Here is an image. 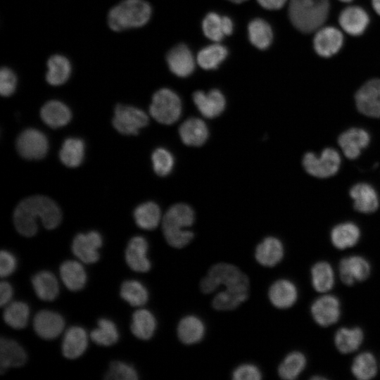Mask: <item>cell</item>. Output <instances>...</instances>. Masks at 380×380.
<instances>
[{"instance_id":"cell-1","label":"cell","mask_w":380,"mask_h":380,"mask_svg":"<svg viewBox=\"0 0 380 380\" xmlns=\"http://www.w3.org/2000/svg\"><path fill=\"white\" fill-rule=\"evenodd\" d=\"M62 218L59 207L44 196H33L22 201L13 213V223L23 236L30 237L37 232V220L39 219L47 229L58 227Z\"/></svg>"},{"instance_id":"cell-2","label":"cell","mask_w":380,"mask_h":380,"mask_svg":"<svg viewBox=\"0 0 380 380\" xmlns=\"http://www.w3.org/2000/svg\"><path fill=\"white\" fill-rule=\"evenodd\" d=\"M194 212L185 203L172 205L165 213L162 220L164 237L167 243L176 248L189 244L194 238V233L186 229L194 222Z\"/></svg>"},{"instance_id":"cell-3","label":"cell","mask_w":380,"mask_h":380,"mask_svg":"<svg viewBox=\"0 0 380 380\" xmlns=\"http://www.w3.org/2000/svg\"><path fill=\"white\" fill-rule=\"evenodd\" d=\"M152 8L145 0H122L108 13V27L115 32L138 28L150 20Z\"/></svg>"},{"instance_id":"cell-4","label":"cell","mask_w":380,"mask_h":380,"mask_svg":"<svg viewBox=\"0 0 380 380\" xmlns=\"http://www.w3.org/2000/svg\"><path fill=\"white\" fill-rule=\"evenodd\" d=\"M329 10V0H290L289 17L298 30L310 33L324 23Z\"/></svg>"},{"instance_id":"cell-5","label":"cell","mask_w":380,"mask_h":380,"mask_svg":"<svg viewBox=\"0 0 380 380\" xmlns=\"http://www.w3.org/2000/svg\"><path fill=\"white\" fill-rule=\"evenodd\" d=\"M343 156L335 146H327L319 153L308 150L303 153L300 160L301 167L308 176L325 180L335 177L343 165Z\"/></svg>"},{"instance_id":"cell-6","label":"cell","mask_w":380,"mask_h":380,"mask_svg":"<svg viewBox=\"0 0 380 380\" xmlns=\"http://www.w3.org/2000/svg\"><path fill=\"white\" fill-rule=\"evenodd\" d=\"M221 285L228 290L249 291V280L246 274L235 265L227 262H219L212 266L201 279L200 288L203 293H210Z\"/></svg>"},{"instance_id":"cell-7","label":"cell","mask_w":380,"mask_h":380,"mask_svg":"<svg viewBox=\"0 0 380 380\" xmlns=\"http://www.w3.org/2000/svg\"><path fill=\"white\" fill-rule=\"evenodd\" d=\"M372 141L370 130L364 125L348 126L337 136L336 146L346 160L354 161L369 148Z\"/></svg>"},{"instance_id":"cell-8","label":"cell","mask_w":380,"mask_h":380,"mask_svg":"<svg viewBox=\"0 0 380 380\" xmlns=\"http://www.w3.org/2000/svg\"><path fill=\"white\" fill-rule=\"evenodd\" d=\"M149 113L158 122L171 125L180 117L182 113L180 98L170 89H160L153 95Z\"/></svg>"},{"instance_id":"cell-9","label":"cell","mask_w":380,"mask_h":380,"mask_svg":"<svg viewBox=\"0 0 380 380\" xmlns=\"http://www.w3.org/2000/svg\"><path fill=\"white\" fill-rule=\"evenodd\" d=\"M352 209L361 215H372L380 209V193L371 182L359 180L348 189Z\"/></svg>"},{"instance_id":"cell-10","label":"cell","mask_w":380,"mask_h":380,"mask_svg":"<svg viewBox=\"0 0 380 380\" xmlns=\"http://www.w3.org/2000/svg\"><path fill=\"white\" fill-rule=\"evenodd\" d=\"M355 108L362 118L380 119V79L365 82L355 93Z\"/></svg>"},{"instance_id":"cell-11","label":"cell","mask_w":380,"mask_h":380,"mask_svg":"<svg viewBox=\"0 0 380 380\" xmlns=\"http://www.w3.org/2000/svg\"><path fill=\"white\" fill-rule=\"evenodd\" d=\"M148 123V115L139 108L122 104L115 108L113 125L122 134L136 135Z\"/></svg>"},{"instance_id":"cell-12","label":"cell","mask_w":380,"mask_h":380,"mask_svg":"<svg viewBox=\"0 0 380 380\" xmlns=\"http://www.w3.org/2000/svg\"><path fill=\"white\" fill-rule=\"evenodd\" d=\"M16 148L24 158L37 160L44 158L49 148L46 135L36 129H27L17 138Z\"/></svg>"},{"instance_id":"cell-13","label":"cell","mask_w":380,"mask_h":380,"mask_svg":"<svg viewBox=\"0 0 380 380\" xmlns=\"http://www.w3.org/2000/svg\"><path fill=\"white\" fill-rule=\"evenodd\" d=\"M102 246V237L96 231L77 234L72 243V251L82 262L91 264L99 259L98 249Z\"/></svg>"},{"instance_id":"cell-14","label":"cell","mask_w":380,"mask_h":380,"mask_svg":"<svg viewBox=\"0 0 380 380\" xmlns=\"http://www.w3.org/2000/svg\"><path fill=\"white\" fill-rule=\"evenodd\" d=\"M338 271L341 281L347 286H351L355 282L366 280L370 274L371 267L365 258L351 255L341 260Z\"/></svg>"},{"instance_id":"cell-15","label":"cell","mask_w":380,"mask_h":380,"mask_svg":"<svg viewBox=\"0 0 380 380\" xmlns=\"http://www.w3.org/2000/svg\"><path fill=\"white\" fill-rule=\"evenodd\" d=\"M311 315L315 322L327 327L335 324L341 315L338 299L332 295H324L316 299L311 305Z\"/></svg>"},{"instance_id":"cell-16","label":"cell","mask_w":380,"mask_h":380,"mask_svg":"<svg viewBox=\"0 0 380 380\" xmlns=\"http://www.w3.org/2000/svg\"><path fill=\"white\" fill-rule=\"evenodd\" d=\"M65 327L63 317L53 311L41 310L33 319V327L36 334L46 340L53 339L61 334Z\"/></svg>"},{"instance_id":"cell-17","label":"cell","mask_w":380,"mask_h":380,"mask_svg":"<svg viewBox=\"0 0 380 380\" xmlns=\"http://www.w3.org/2000/svg\"><path fill=\"white\" fill-rule=\"evenodd\" d=\"M343 43L342 33L334 27H324L319 30L313 39L315 52L320 56L329 58L341 49Z\"/></svg>"},{"instance_id":"cell-18","label":"cell","mask_w":380,"mask_h":380,"mask_svg":"<svg viewBox=\"0 0 380 380\" xmlns=\"http://www.w3.org/2000/svg\"><path fill=\"white\" fill-rule=\"evenodd\" d=\"M166 61L170 71L180 77H188L194 70V56L189 47L184 44L172 48L167 54Z\"/></svg>"},{"instance_id":"cell-19","label":"cell","mask_w":380,"mask_h":380,"mask_svg":"<svg viewBox=\"0 0 380 380\" xmlns=\"http://www.w3.org/2000/svg\"><path fill=\"white\" fill-rule=\"evenodd\" d=\"M148 248V242L143 236H136L129 240L125 251V260L132 270L146 272L151 269Z\"/></svg>"},{"instance_id":"cell-20","label":"cell","mask_w":380,"mask_h":380,"mask_svg":"<svg viewBox=\"0 0 380 380\" xmlns=\"http://www.w3.org/2000/svg\"><path fill=\"white\" fill-rule=\"evenodd\" d=\"M193 101L199 112L207 118L220 115L226 104L224 95L218 89H212L208 93L197 91L193 94Z\"/></svg>"},{"instance_id":"cell-21","label":"cell","mask_w":380,"mask_h":380,"mask_svg":"<svg viewBox=\"0 0 380 380\" xmlns=\"http://www.w3.org/2000/svg\"><path fill=\"white\" fill-rule=\"evenodd\" d=\"M338 22L342 29L352 36H360L366 30L369 22L367 13L361 7L352 6L340 13Z\"/></svg>"},{"instance_id":"cell-22","label":"cell","mask_w":380,"mask_h":380,"mask_svg":"<svg viewBox=\"0 0 380 380\" xmlns=\"http://www.w3.org/2000/svg\"><path fill=\"white\" fill-rule=\"evenodd\" d=\"M330 240L332 245L339 250L355 246L360 241L361 231L354 222L345 221L335 224L331 229Z\"/></svg>"},{"instance_id":"cell-23","label":"cell","mask_w":380,"mask_h":380,"mask_svg":"<svg viewBox=\"0 0 380 380\" xmlns=\"http://www.w3.org/2000/svg\"><path fill=\"white\" fill-rule=\"evenodd\" d=\"M268 296L271 303L279 309L291 307L297 300L298 290L290 280L281 279L274 281L270 287Z\"/></svg>"},{"instance_id":"cell-24","label":"cell","mask_w":380,"mask_h":380,"mask_svg":"<svg viewBox=\"0 0 380 380\" xmlns=\"http://www.w3.org/2000/svg\"><path fill=\"white\" fill-rule=\"evenodd\" d=\"M284 253L281 241L274 236L265 238L256 247L255 258L265 267H274L283 258Z\"/></svg>"},{"instance_id":"cell-25","label":"cell","mask_w":380,"mask_h":380,"mask_svg":"<svg viewBox=\"0 0 380 380\" xmlns=\"http://www.w3.org/2000/svg\"><path fill=\"white\" fill-rule=\"evenodd\" d=\"M88 345L86 331L78 326L70 327L65 331L62 342V353L68 359H75L81 356Z\"/></svg>"},{"instance_id":"cell-26","label":"cell","mask_w":380,"mask_h":380,"mask_svg":"<svg viewBox=\"0 0 380 380\" xmlns=\"http://www.w3.org/2000/svg\"><path fill=\"white\" fill-rule=\"evenodd\" d=\"M27 360V354L15 341L1 337L0 339V373L9 367H18Z\"/></svg>"},{"instance_id":"cell-27","label":"cell","mask_w":380,"mask_h":380,"mask_svg":"<svg viewBox=\"0 0 380 380\" xmlns=\"http://www.w3.org/2000/svg\"><path fill=\"white\" fill-rule=\"evenodd\" d=\"M179 134L184 144L200 146L208 139V129L202 120L191 118L182 123L179 128Z\"/></svg>"},{"instance_id":"cell-28","label":"cell","mask_w":380,"mask_h":380,"mask_svg":"<svg viewBox=\"0 0 380 380\" xmlns=\"http://www.w3.org/2000/svg\"><path fill=\"white\" fill-rule=\"evenodd\" d=\"M46 82L52 86H60L65 83L72 72L69 59L61 54H54L47 61Z\"/></svg>"},{"instance_id":"cell-29","label":"cell","mask_w":380,"mask_h":380,"mask_svg":"<svg viewBox=\"0 0 380 380\" xmlns=\"http://www.w3.org/2000/svg\"><path fill=\"white\" fill-rule=\"evenodd\" d=\"M205 331L203 322L197 316L191 315L183 317L177 329L179 339L186 345L201 341L204 336Z\"/></svg>"},{"instance_id":"cell-30","label":"cell","mask_w":380,"mask_h":380,"mask_svg":"<svg viewBox=\"0 0 380 380\" xmlns=\"http://www.w3.org/2000/svg\"><path fill=\"white\" fill-rule=\"evenodd\" d=\"M40 115L42 120L52 128H58L67 125L71 119V111L61 101L51 100L42 106Z\"/></svg>"},{"instance_id":"cell-31","label":"cell","mask_w":380,"mask_h":380,"mask_svg":"<svg viewBox=\"0 0 380 380\" xmlns=\"http://www.w3.org/2000/svg\"><path fill=\"white\" fill-rule=\"evenodd\" d=\"M60 276L64 285L70 291L82 289L87 281V274L82 265L75 260L63 262L59 268Z\"/></svg>"},{"instance_id":"cell-32","label":"cell","mask_w":380,"mask_h":380,"mask_svg":"<svg viewBox=\"0 0 380 380\" xmlns=\"http://www.w3.org/2000/svg\"><path fill=\"white\" fill-rule=\"evenodd\" d=\"M31 281L36 295L41 300L51 301L57 297L59 286L53 273L41 271L35 274Z\"/></svg>"},{"instance_id":"cell-33","label":"cell","mask_w":380,"mask_h":380,"mask_svg":"<svg viewBox=\"0 0 380 380\" xmlns=\"http://www.w3.org/2000/svg\"><path fill=\"white\" fill-rule=\"evenodd\" d=\"M364 339V334L360 327L339 329L334 336V343L338 350L348 354L357 350Z\"/></svg>"},{"instance_id":"cell-34","label":"cell","mask_w":380,"mask_h":380,"mask_svg":"<svg viewBox=\"0 0 380 380\" xmlns=\"http://www.w3.org/2000/svg\"><path fill=\"white\" fill-rule=\"evenodd\" d=\"M156 320L153 315L148 310L139 309L132 315L130 326L132 334L139 339H150L156 329Z\"/></svg>"},{"instance_id":"cell-35","label":"cell","mask_w":380,"mask_h":380,"mask_svg":"<svg viewBox=\"0 0 380 380\" xmlns=\"http://www.w3.org/2000/svg\"><path fill=\"white\" fill-rule=\"evenodd\" d=\"M248 34L251 43L261 50L267 49L273 39L271 26L261 18H255L249 23Z\"/></svg>"},{"instance_id":"cell-36","label":"cell","mask_w":380,"mask_h":380,"mask_svg":"<svg viewBox=\"0 0 380 380\" xmlns=\"http://www.w3.org/2000/svg\"><path fill=\"white\" fill-rule=\"evenodd\" d=\"M134 218L139 227L146 230L154 229L161 219L160 209L154 202H145L135 208Z\"/></svg>"},{"instance_id":"cell-37","label":"cell","mask_w":380,"mask_h":380,"mask_svg":"<svg viewBox=\"0 0 380 380\" xmlns=\"http://www.w3.org/2000/svg\"><path fill=\"white\" fill-rule=\"evenodd\" d=\"M84 156V143L78 138L66 139L60 150L61 161L67 167L79 166Z\"/></svg>"},{"instance_id":"cell-38","label":"cell","mask_w":380,"mask_h":380,"mask_svg":"<svg viewBox=\"0 0 380 380\" xmlns=\"http://www.w3.org/2000/svg\"><path fill=\"white\" fill-rule=\"evenodd\" d=\"M334 279L333 269L327 262H317L311 268L312 285L317 292L324 293L331 289Z\"/></svg>"},{"instance_id":"cell-39","label":"cell","mask_w":380,"mask_h":380,"mask_svg":"<svg viewBox=\"0 0 380 380\" xmlns=\"http://www.w3.org/2000/svg\"><path fill=\"white\" fill-rule=\"evenodd\" d=\"M306 362V357L303 353L299 351L291 352L280 363L278 374L283 379H295L304 370Z\"/></svg>"},{"instance_id":"cell-40","label":"cell","mask_w":380,"mask_h":380,"mask_svg":"<svg viewBox=\"0 0 380 380\" xmlns=\"http://www.w3.org/2000/svg\"><path fill=\"white\" fill-rule=\"evenodd\" d=\"M227 49L220 44L203 48L198 53V64L205 70L216 69L227 58Z\"/></svg>"},{"instance_id":"cell-41","label":"cell","mask_w":380,"mask_h":380,"mask_svg":"<svg viewBox=\"0 0 380 380\" xmlns=\"http://www.w3.org/2000/svg\"><path fill=\"white\" fill-rule=\"evenodd\" d=\"M353 376L360 380H369L377 373V363L375 357L369 352H363L357 355L351 365Z\"/></svg>"},{"instance_id":"cell-42","label":"cell","mask_w":380,"mask_h":380,"mask_svg":"<svg viewBox=\"0 0 380 380\" xmlns=\"http://www.w3.org/2000/svg\"><path fill=\"white\" fill-rule=\"evenodd\" d=\"M30 315L28 305L22 301H14L7 304L3 313L4 322L11 327L21 329L27 324Z\"/></svg>"},{"instance_id":"cell-43","label":"cell","mask_w":380,"mask_h":380,"mask_svg":"<svg viewBox=\"0 0 380 380\" xmlns=\"http://www.w3.org/2000/svg\"><path fill=\"white\" fill-rule=\"evenodd\" d=\"M98 327L91 331V340L99 346H110L115 344L119 338L116 325L108 319L101 318L97 322Z\"/></svg>"},{"instance_id":"cell-44","label":"cell","mask_w":380,"mask_h":380,"mask_svg":"<svg viewBox=\"0 0 380 380\" xmlns=\"http://www.w3.org/2000/svg\"><path fill=\"white\" fill-rule=\"evenodd\" d=\"M120 296L132 306L140 307L147 302L148 293L140 281L127 280L121 285Z\"/></svg>"},{"instance_id":"cell-45","label":"cell","mask_w":380,"mask_h":380,"mask_svg":"<svg viewBox=\"0 0 380 380\" xmlns=\"http://www.w3.org/2000/svg\"><path fill=\"white\" fill-rule=\"evenodd\" d=\"M248 297V292L224 289L213 299V307L217 310H231L237 308Z\"/></svg>"},{"instance_id":"cell-46","label":"cell","mask_w":380,"mask_h":380,"mask_svg":"<svg viewBox=\"0 0 380 380\" xmlns=\"http://www.w3.org/2000/svg\"><path fill=\"white\" fill-rule=\"evenodd\" d=\"M204 34L209 39L218 42L225 37L223 16L212 12L208 13L202 23Z\"/></svg>"},{"instance_id":"cell-47","label":"cell","mask_w":380,"mask_h":380,"mask_svg":"<svg viewBox=\"0 0 380 380\" xmlns=\"http://www.w3.org/2000/svg\"><path fill=\"white\" fill-rule=\"evenodd\" d=\"M151 159L154 172L158 175L164 177L172 171L174 166V158L167 149L156 148L152 154Z\"/></svg>"},{"instance_id":"cell-48","label":"cell","mask_w":380,"mask_h":380,"mask_svg":"<svg viewBox=\"0 0 380 380\" xmlns=\"http://www.w3.org/2000/svg\"><path fill=\"white\" fill-rule=\"evenodd\" d=\"M104 378L108 380H137L136 369L131 365L120 361L110 362Z\"/></svg>"},{"instance_id":"cell-49","label":"cell","mask_w":380,"mask_h":380,"mask_svg":"<svg viewBox=\"0 0 380 380\" xmlns=\"http://www.w3.org/2000/svg\"><path fill=\"white\" fill-rule=\"evenodd\" d=\"M17 87V76L13 70L3 67L0 70V93L3 96H9L14 93Z\"/></svg>"},{"instance_id":"cell-50","label":"cell","mask_w":380,"mask_h":380,"mask_svg":"<svg viewBox=\"0 0 380 380\" xmlns=\"http://www.w3.org/2000/svg\"><path fill=\"white\" fill-rule=\"evenodd\" d=\"M232 379L234 380H258L262 379V373L255 365L245 363L234 370Z\"/></svg>"},{"instance_id":"cell-51","label":"cell","mask_w":380,"mask_h":380,"mask_svg":"<svg viewBox=\"0 0 380 380\" xmlns=\"http://www.w3.org/2000/svg\"><path fill=\"white\" fill-rule=\"evenodd\" d=\"M16 267L15 256L8 251L2 250L0 253V276L1 278L11 274Z\"/></svg>"},{"instance_id":"cell-52","label":"cell","mask_w":380,"mask_h":380,"mask_svg":"<svg viewBox=\"0 0 380 380\" xmlns=\"http://www.w3.org/2000/svg\"><path fill=\"white\" fill-rule=\"evenodd\" d=\"M13 289L11 284L5 281L0 283V305H7L12 298Z\"/></svg>"},{"instance_id":"cell-53","label":"cell","mask_w":380,"mask_h":380,"mask_svg":"<svg viewBox=\"0 0 380 380\" xmlns=\"http://www.w3.org/2000/svg\"><path fill=\"white\" fill-rule=\"evenodd\" d=\"M257 1L264 8L277 10L284 6L286 0H257Z\"/></svg>"},{"instance_id":"cell-54","label":"cell","mask_w":380,"mask_h":380,"mask_svg":"<svg viewBox=\"0 0 380 380\" xmlns=\"http://www.w3.org/2000/svg\"><path fill=\"white\" fill-rule=\"evenodd\" d=\"M372 4L376 13L380 15V0H372Z\"/></svg>"},{"instance_id":"cell-55","label":"cell","mask_w":380,"mask_h":380,"mask_svg":"<svg viewBox=\"0 0 380 380\" xmlns=\"http://www.w3.org/2000/svg\"><path fill=\"white\" fill-rule=\"evenodd\" d=\"M228 1L235 3V4H241L248 0H228Z\"/></svg>"},{"instance_id":"cell-56","label":"cell","mask_w":380,"mask_h":380,"mask_svg":"<svg viewBox=\"0 0 380 380\" xmlns=\"http://www.w3.org/2000/svg\"><path fill=\"white\" fill-rule=\"evenodd\" d=\"M340 1H343V2H350V1H351L352 0H340Z\"/></svg>"}]
</instances>
